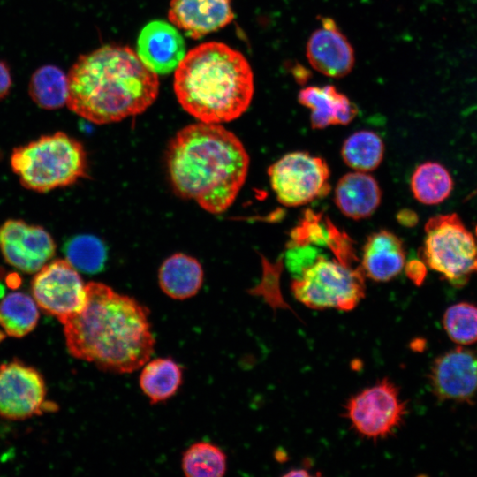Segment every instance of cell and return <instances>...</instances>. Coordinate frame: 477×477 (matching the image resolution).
<instances>
[{
  "label": "cell",
  "instance_id": "6da1fadb",
  "mask_svg": "<svg viewBox=\"0 0 477 477\" xmlns=\"http://www.w3.org/2000/svg\"><path fill=\"white\" fill-rule=\"evenodd\" d=\"M61 323L70 354L103 371L132 373L154 353L148 310L102 283L87 284L82 308Z\"/></svg>",
  "mask_w": 477,
  "mask_h": 477
},
{
  "label": "cell",
  "instance_id": "7a4b0ae2",
  "mask_svg": "<svg viewBox=\"0 0 477 477\" xmlns=\"http://www.w3.org/2000/svg\"><path fill=\"white\" fill-rule=\"evenodd\" d=\"M166 167L174 192L212 214L236 200L249 169V155L233 132L220 124L185 126L170 140Z\"/></svg>",
  "mask_w": 477,
  "mask_h": 477
},
{
  "label": "cell",
  "instance_id": "3957f363",
  "mask_svg": "<svg viewBox=\"0 0 477 477\" xmlns=\"http://www.w3.org/2000/svg\"><path fill=\"white\" fill-rule=\"evenodd\" d=\"M67 81L70 110L97 125L143 113L159 93L157 74L127 46L104 45L80 55Z\"/></svg>",
  "mask_w": 477,
  "mask_h": 477
},
{
  "label": "cell",
  "instance_id": "277c9868",
  "mask_svg": "<svg viewBox=\"0 0 477 477\" xmlns=\"http://www.w3.org/2000/svg\"><path fill=\"white\" fill-rule=\"evenodd\" d=\"M174 92L181 107L200 122L239 117L254 95V74L243 54L218 42L201 43L178 64Z\"/></svg>",
  "mask_w": 477,
  "mask_h": 477
},
{
  "label": "cell",
  "instance_id": "5b68a950",
  "mask_svg": "<svg viewBox=\"0 0 477 477\" xmlns=\"http://www.w3.org/2000/svg\"><path fill=\"white\" fill-rule=\"evenodd\" d=\"M11 167L24 187L46 193L85 178L87 158L79 140L57 132L15 148Z\"/></svg>",
  "mask_w": 477,
  "mask_h": 477
},
{
  "label": "cell",
  "instance_id": "8992f818",
  "mask_svg": "<svg viewBox=\"0 0 477 477\" xmlns=\"http://www.w3.org/2000/svg\"><path fill=\"white\" fill-rule=\"evenodd\" d=\"M420 249L424 263L454 287H463L477 274V239L457 213L430 217Z\"/></svg>",
  "mask_w": 477,
  "mask_h": 477
},
{
  "label": "cell",
  "instance_id": "52a82bcc",
  "mask_svg": "<svg viewBox=\"0 0 477 477\" xmlns=\"http://www.w3.org/2000/svg\"><path fill=\"white\" fill-rule=\"evenodd\" d=\"M364 277L360 265L353 267L320 255L294 278L292 292L307 307L348 311L365 296Z\"/></svg>",
  "mask_w": 477,
  "mask_h": 477
},
{
  "label": "cell",
  "instance_id": "ba28073f",
  "mask_svg": "<svg viewBox=\"0 0 477 477\" xmlns=\"http://www.w3.org/2000/svg\"><path fill=\"white\" fill-rule=\"evenodd\" d=\"M326 161L304 151L285 154L268 169L271 188L286 207L306 205L330 191Z\"/></svg>",
  "mask_w": 477,
  "mask_h": 477
},
{
  "label": "cell",
  "instance_id": "9c48e42d",
  "mask_svg": "<svg viewBox=\"0 0 477 477\" xmlns=\"http://www.w3.org/2000/svg\"><path fill=\"white\" fill-rule=\"evenodd\" d=\"M406 406L397 386L385 378L352 396L346 403L345 416L362 436L384 438L399 427Z\"/></svg>",
  "mask_w": 477,
  "mask_h": 477
},
{
  "label": "cell",
  "instance_id": "30bf717a",
  "mask_svg": "<svg viewBox=\"0 0 477 477\" xmlns=\"http://www.w3.org/2000/svg\"><path fill=\"white\" fill-rule=\"evenodd\" d=\"M31 290L38 307L60 322L78 313L86 299V284L79 271L62 259L46 263L38 270Z\"/></svg>",
  "mask_w": 477,
  "mask_h": 477
},
{
  "label": "cell",
  "instance_id": "8fae6325",
  "mask_svg": "<svg viewBox=\"0 0 477 477\" xmlns=\"http://www.w3.org/2000/svg\"><path fill=\"white\" fill-rule=\"evenodd\" d=\"M46 384L34 367L13 360L0 366V416L22 420L42 413Z\"/></svg>",
  "mask_w": 477,
  "mask_h": 477
},
{
  "label": "cell",
  "instance_id": "7c38bea8",
  "mask_svg": "<svg viewBox=\"0 0 477 477\" xmlns=\"http://www.w3.org/2000/svg\"><path fill=\"white\" fill-rule=\"evenodd\" d=\"M428 380L439 400L472 404L477 397V352L465 345L443 352L433 361Z\"/></svg>",
  "mask_w": 477,
  "mask_h": 477
},
{
  "label": "cell",
  "instance_id": "4fadbf2b",
  "mask_svg": "<svg viewBox=\"0 0 477 477\" xmlns=\"http://www.w3.org/2000/svg\"><path fill=\"white\" fill-rule=\"evenodd\" d=\"M0 251L9 265L32 274L54 256L56 243L42 226L10 219L0 226Z\"/></svg>",
  "mask_w": 477,
  "mask_h": 477
},
{
  "label": "cell",
  "instance_id": "5bb4252c",
  "mask_svg": "<svg viewBox=\"0 0 477 477\" xmlns=\"http://www.w3.org/2000/svg\"><path fill=\"white\" fill-rule=\"evenodd\" d=\"M321 22L322 27L314 31L307 43L308 62L325 76L344 77L354 65L353 49L332 19L322 17Z\"/></svg>",
  "mask_w": 477,
  "mask_h": 477
},
{
  "label": "cell",
  "instance_id": "9a60e30c",
  "mask_svg": "<svg viewBox=\"0 0 477 477\" xmlns=\"http://www.w3.org/2000/svg\"><path fill=\"white\" fill-rule=\"evenodd\" d=\"M137 55L154 73L168 74L175 70L186 55V43L175 26L154 20L140 31Z\"/></svg>",
  "mask_w": 477,
  "mask_h": 477
},
{
  "label": "cell",
  "instance_id": "2e32d148",
  "mask_svg": "<svg viewBox=\"0 0 477 477\" xmlns=\"http://www.w3.org/2000/svg\"><path fill=\"white\" fill-rule=\"evenodd\" d=\"M231 0H171L169 20L194 40L216 32L234 19Z\"/></svg>",
  "mask_w": 477,
  "mask_h": 477
},
{
  "label": "cell",
  "instance_id": "e0dca14e",
  "mask_svg": "<svg viewBox=\"0 0 477 477\" xmlns=\"http://www.w3.org/2000/svg\"><path fill=\"white\" fill-rule=\"evenodd\" d=\"M405 264V246L397 235L381 230L367 237L360 261L365 276L376 282H388L400 274Z\"/></svg>",
  "mask_w": 477,
  "mask_h": 477
},
{
  "label": "cell",
  "instance_id": "ac0fdd59",
  "mask_svg": "<svg viewBox=\"0 0 477 477\" xmlns=\"http://www.w3.org/2000/svg\"><path fill=\"white\" fill-rule=\"evenodd\" d=\"M334 200L345 216L354 220L365 219L370 217L380 206L382 190L373 176L355 170L338 179Z\"/></svg>",
  "mask_w": 477,
  "mask_h": 477
},
{
  "label": "cell",
  "instance_id": "d6986e66",
  "mask_svg": "<svg viewBox=\"0 0 477 477\" xmlns=\"http://www.w3.org/2000/svg\"><path fill=\"white\" fill-rule=\"evenodd\" d=\"M298 101L311 110L310 123L313 129L345 125L358 114L357 106L332 85L307 87L299 91Z\"/></svg>",
  "mask_w": 477,
  "mask_h": 477
},
{
  "label": "cell",
  "instance_id": "ffe728a7",
  "mask_svg": "<svg viewBox=\"0 0 477 477\" xmlns=\"http://www.w3.org/2000/svg\"><path fill=\"white\" fill-rule=\"evenodd\" d=\"M201 263L186 254L177 253L168 257L158 271L162 291L173 299L183 300L196 295L203 284Z\"/></svg>",
  "mask_w": 477,
  "mask_h": 477
},
{
  "label": "cell",
  "instance_id": "44dd1931",
  "mask_svg": "<svg viewBox=\"0 0 477 477\" xmlns=\"http://www.w3.org/2000/svg\"><path fill=\"white\" fill-rule=\"evenodd\" d=\"M180 366L170 358H157L147 361L139 378L140 387L152 405L172 398L182 384Z\"/></svg>",
  "mask_w": 477,
  "mask_h": 477
},
{
  "label": "cell",
  "instance_id": "7402d4cb",
  "mask_svg": "<svg viewBox=\"0 0 477 477\" xmlns=\"http://www.w3.org/2000/svg\"><path fill=\"white\" fill-rule=\"evenodd\" d=\"M413 197L420 203L435 205L451 193L454 181L449 170L437 162H425L413 170L410 180Z\"/></svg>",
  "mask_w": 477,
  "mask_h": 477
},
{
  "label": "cell",
  "instance_id": "603a6c76",
  "mask_svg": "<svg viewBox=\"0 0 477 477\" xmlns=\"http://www.w3.org/2000/svg\"><path fill=\"white\" fill-rule=\"evenodd\" d=\"M28 94L41 109H60L67 102V74L58 66L42 65L32 74L28 83Z\"/></svg>",
  "mask_w": 477,
  "mask_h": 477
},
{
  "label": "cell",
  "instance_id": "cb8c5ba5",
  "mask_svg": "<svg viewBox=\"0 0 477 477\" xmlns=\"http://www.w3.org/2000/svg\"><path fill=\"white\" fill-rule=\"evenodd\" d=\"M344 163L356 171L375 170L384 155V143L375 132L360 130L347 137L341 148Z\"/></svg>",
  "mask_w": 477,
  "mask_h": 477
},
{
  "label": "cell",
  "instance_id": "d4e9b609",
  "mask_svg": "<svg viewBox=\"0 0 477 477\" xmlns=\"http://www.w3.org/2000/svg\"><path fill=\"white\" fill-rule=\"evenodd\" d=\"M38 305L24 292H11L0 302V326L8 336L22 337L39 320Z\"/></svg>",
  "mask_w": 477,
  "mask_h": 477
},
{
  "label": "cell",
  "instance_id": "484cf974",
  "mask_svg": "<svg viewBox=\"0 0 477 477\" xmlns=\"http://www.w3.org/2000/svg\"><path fill=\"white\" fill-rule=\"evenodd\" d=\"M65 260L79 272H101L107 261V247L101 238L90 234H80L68 238L63 247Z\"/></svg>",
  "mask_w": 477,
  "mask_h": 477
},
{
  "label": "cell",
  "instance_id": "4316f807",
  "mask_svg": "<svg viewBox=\"0 0 477 477\" xmlns=\"http://www.w3.org/2000/svg\"><path fill=\"white\" fill-rule=\"evenodd\" d=\"M181 466L187 477H222L227 469L226 455L210 443L198 442L184 452Z\"/></svg>",
  "mask_w": 477,
  "mask_h": 477
},
{
  "label": "cell",
  "instance_id": "83f0119b",
  "mask_svg": "<svg viewBox=\"0 0 477 477\" xmlns=\"http://www.w3.org/2000/svg\"><path fill=\"white\" fill-rule=\"evenodd\" d=\"M449 337L459 345L477 342V304L462 301L449 307L443 316Z\"/></svg>",
  "mask_w": 477,
  "mask_h": 477
},
{
  "label": "cell",
  "instance_id": "f1b7e54d",
  "mask_svg": "<svg viewBox=\"0 0 477 477\" xmlns=\"http://www.w3.org/2000/svg\"><path fill=\"white\" fill-rule=\"evenodd\" d=\"M405 274L414 284L420 286L424 282L427 275V265L420 259H413L405 264Z\"/></svg>",
  "mask_w": 477,
  "mask_h": 477
},
{
  "label": "cell",
  "instance_id": "f546056e",
  "mask_svg": "<svg viewBox=\"0 0 477 477\" xmlns=\"http://www.w3.org/2000/svg\"><path fill=\"white\" fill-rule=\"evenodd\" d=\"M12 77L9 65L0 60V101L4 99L11 89Z\"/></svg>",
  "mask_w": 477,
  "mask_h": 477
},
{
  "label": "cell",
  "instance_id": "4dcf8cb0",
  "mask_svg": "<svg viewBox=\"0 0 477 477\" xmlns=\"http://www.w3.org/2000/svg\"><path fill=\"white\" fill-rule=\"evenodd\" d=\"M397 219L400 224L406 227H413L418 223V215L407 208L401 209L397 215Z\"/></svg>",
  "mask_w": 477,
  "mask_h": 477
},
{
  "label": "cell",
  "instance_id": "1f68e13d",
  "mask_svg": "<svg viewBox=\"0 0 477 477\" xmlns=\"http://www.w3.org/2000/svg\"><path fill=\"white\" fill-rule=\"evenodd\" d=\"M310 474L305 469H295L285 474V476H309Z\"/></svg>",
  "mask_w": 477,
  "mask_h": 477
},
{
  "label": "cell",
  "instance_id": "d6a6232c",
  "mask_svg": "<svg viewBox=\"0 0 477 477\" xmlns=\"http://www.w3.org/2000/svg\"><path fill=\"white\" fill-rule=\"evenodd\" d=\"M4 286L0 284V299L4 296Z\"/></svg>",
  "mask_w": 477,
  "mask_h": 477
},
{
  "label": "cell",
  "instance_id": "836d02e7",
  "mask_svg": "<svg viewBox=\"0 0 477 477\" xmlns=\"http://www.w3.org/2000/svg\"><path fill=\"white\" fill-rule=\"evenodd\" d=\"M5 334L0 331V343L4 339Z\"/></svg>",
  "mask_w": 477,
  "mask_h": 477
}]
</instances>
